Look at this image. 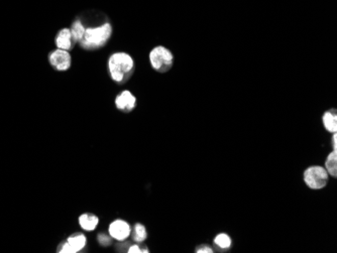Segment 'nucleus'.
<instances>
[{"mask_svg":"<svg viewBox=\"0 0 337 253\" xmlns=\"http://www.w3.org/2000/svg\"><path fill=\"white\" fill-rule=\"evenodd\" d=\"M135 69V62L132 56L124 52H117L110 56L108 60V71L111 79L122 84L131 77Z\"/></svg>","mask_w":337,"mask_h":253,"instance_id":"obj_1","label":"nucleus"},{"mask_svg":"<svg viewBox=\"0 0 337 253\" xmlns=\"http://www.w3.org/2000/svg\"><path fill=\"white\" fill-rule=\"evenodd\" d=\"M112 35V27L109 22L102 23L99 27L85 30L80 44L85 49H97L105 45Z\"/></svg>","mask_w":337,"mask_h":253,"instance_id":"obj_2","label":"nucleus"},{"mask_svg":"<svg viewBox=\"0 0 337 253\" xmlns=\"http://www.w3.org/2000/svg\"><path fill=\"white\" fill-rule=\"evenodd\" d=\"M149 62L153 70L159 73H166L173 66L174 56L169 48L158 45L150 50Z\"/></svg>","mask_w":337,"mask_h":253,"instance_id":"obj_3","label":"nucleus"},{"mask_svg":"<svg viewBox=\"0 0 337 253\" xmlns=\"http://www.w3.org/2000/svg\"><path fill=\"white\" fill-rule=\"evenodd\" d=\"M329 174L321 166L309 167L304 171V182L311 190H321L326 187Z\"/></svg>","mask_w":337,"mask_h":253,"instance_id":"obj_4","label":"nucleus"},{"mask_svg":"<svg viewBox=\"0 0 337 253\" xmlns=\"http://www.w3.org/2000/svg\"><path fill=\"white\" fill-rule=\"evenodd\" d=\"M108 233L116 241H124L132 235V226L122 219H116L110 223Z\"/></svg>","mask_w":337,"mask_h":253,"instance_id":"obj_5","label":"nucleus"},{"mask_svg":"<svg viewBox=\"0 0 337 253\" xmlns=\"http://www.w3.org/2000/svg\"><path fill=\"white\" fill-rule=\"evenodd\" d=\"M48 61L50 65L58 71H67L70 69L72 64L71 55L69 50L66 49H55L48 55Z\"/></svg>","mask_w":337,"mask_h":253,"instance_id":"obj_6","label":"nucleus"},{"mask_svg":"<svg viewBox=\"0 0 337 253\" xmlns=\"http://www.w3.org/2000/svg\"><path fill=\"white\" fill-rule=\"evenodd\" d=\"M137 105L136 96L128 90H124L119 93L115 98V106L118 110L128 113L132 112Z\"/></svg>","mask_w":337,"mask_h":253,"instance_id":"obj_7","label":"nucleus"},{"mask_svg":"<svg viewBox=\"0 0 337 253\" xmlns=\"http://www.w3.org/2000/svg\"><path fill=\"white\" fill-rule=\"evenodd\" d=\"M55 43H56L58 48L70 50L73 47V44H74V41H73L72 35H71V30H69V29L61 30L56 37Z\"/></svg>","mask_w":337,"mask_h":253,"instance_id":"obj_8","label":"nucleus"},{"mask_svg":"<svg viewBox=\"0 0 337 253\" xmlns=\"http://www.w3.org/2000/svg\"><path fill=\"white\" fill-rule=\"evenodd\" d=\"M81 228L85 231H94L99 224V218L92 213H84L78 218Z\"/></svg>","mask_w":337,"mask_h":253,"instance_id":"obj_9","label":"nucleus"},{"mask_svg":"<svg viewBox=\"0 0 337 253\" xmlns=\"http://www.w3.org/2000/svg\"><path fill=\"white\" fill-rule=\"evenodd\" d=\"M66 242L72 248L73 253H77L85 248L87 244V238L83 233H75L69 236Z\"/></svg>","mask_w":337,"mask_h":253,"instance_id":"obj_10","label":"nucleus"},{"mask_svg":"<svg viewBox=\"0 0 337 253\" xmlns=\"http://www.w3.org/2000/svg\"><path fill=\"white\" fill-rule=\"evenodd\" d=\"M322 121L325 129L330 133L337 132V112L335 109L326 111L322 116Z\"/></svg>","mask_w":337,"mask_h":253,"instance_id":"obj_11","label":"nucleus"},{"mask_svg":"<svg viewBox=\"0 0 337 253\" xmlns=\"http://www.w3.org/2000/svg\"><path fill=\"white\" fill-rule=\"evenodd\" d=\"M325 169L328 174L336 178L337 176V150H333L328 155L325 161Z\"/></svg>","mask_w":337,"mask_h":253,"instance_id":"obj_12","label":"nucleus"},{"mask_svg":"<svg viewBox=\"0 0 337 253\" xmlns=\"http://www.w3.org/2000/svg\"><path fill=\"white\" fill-rule=\"evenodd\" d=\"M214 245L216 246L217 249L221 250V251H227L231 248L232 245V240L230 238V236L226 233H219L215 236L214 240H213Z\"/></svg>","mask_w":337,"mask_h":253,"instance_id":"obj_13","label":"nucleus"},{"mask_svg":"<svg viewBox=\"0 0 337 253\" xmlns=\"http://www.w3.org/2000/svg\"><path fill=\"white\" fill-rule=\"evenodd\" d=\"M85 27L81 20H76L73 22L71 28V35L74 42H80L85 34Z\"/></svg>","mask_w":337,"mask_h":253,"instance_id":"obj_14","label":"nucleus"},{"mask_svg":"<svg viewBox=\"0 0 337 253\" xmlns=\"http://www.w3.org/2000/svg\"><path fill=\"white\" fill-rule=\"evenodd\" d=\"M132 234L134 241L137 243H143L147 238V231L145 226L141 223H137L134 226V230H132Z\"/></svg>","mask_w":337,"mask_h":253,"instance_id":"obj_15","label":"nucleus"},{"mask_svg":"<svg viewBox=\"0 0 337 253\" xmlns=\"http://www.w3.org/2000/svg\"><path fill=\"white\" fill-rule=\"evenodd\" d=\"M143 243H138V244H134L131 247L127 248V252L128 253H144V252H149L148 248L146 246H142Z\"/></svg>","mask_w":337,"mask_h":253,"instance_id":"obj_16","label":"nucleus"},{"mask_svg":"<svg viewBox=\"0 0 337 253\" xmlns=\"http://www.w3.org/2000/svg\"><path fill=\"white\" fill-rule=\"evenodd\" d=\"M111 239L112 238H111L110 235H106V234H103V233H100L97 236V240L100 243V245H102V246H109L111 244Z\"/></svg>","mask_w":337,"mask_h":253,"instance_id":"obj_17","label":"nucleus"},{"mask_svg":"<svg viewBox=\"0 0 337 253\" xmlns=\"http://www.w3.org/2000/svg\"><path fill=\"white\" fill-rule=\"evenodd\" d=\"M195 252H197V253H212V252H213V249H212V247H210L209 245L203 244V245L198 246V247L195 249Z\"/></svg>","mask_w":337,"mask_h":253,"instance_id":"obj_18","label":"nucleus"},{"mask_svg":"<svg viewBox=\"0 0 337 253\" xmlns=\"http://www.w3.org/2000/svg\"><path fill=\"white\" fill-rule=\"evenodd\" d=\"M332 146H333V150H337V146H336V133H333V136H332Z\"/></svg>","mask_w":337,"mask_h":253,"instance_id":"obj_19","label":"nucleus"}]
</instances>
